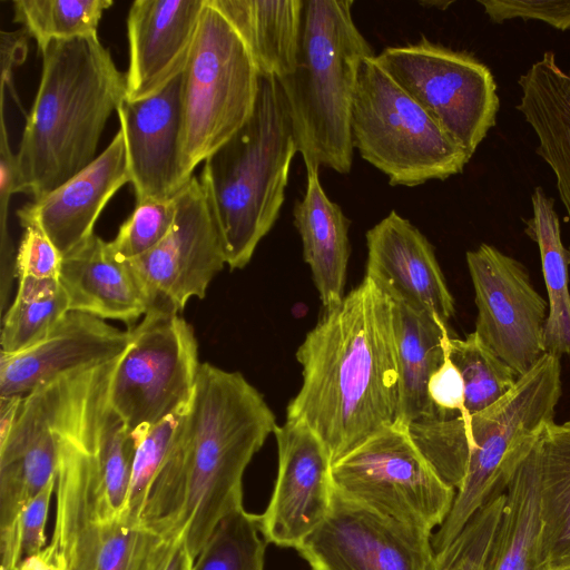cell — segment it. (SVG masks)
Here are the masks:
<instances>
[{"instance_id": "obj_35", "label": "cell", "mask_w": 570, "mask_h": 570, "mask_svg": "<svg viewBox=\"0 0 570 570\" xmlns=\"http://www.w3.org/2000/svg\"><path fill=\"white\" fill-rule=\"evenodd\" d=\"M188 404L157 424L131 432L136 446L124 511L125 520L131 524L141 525L147 494L168 455Z\"/></svg>"}, {"instance_id": "obj_23", "label": "cell", "mask_w": 570, "mask_h": 570, "mask_svg": "<svg viewBox=\"0 0 570 570\" xmlns=\"http://www.w3.org/2000/svg\"><path fill=\"white\" fill-rule=\"evenodd\" d=\"M59 283L69 311L120 321L128 328L149 309L129 262L119 259L110 243L96 234L62 257Z\"/></svg>"}, {"instance_id": "obj_14", "label": "cell", "mask_w": 570, "mask_h": 570, "mask_svg": "<svg viewBox=\"0 0 570 570\" xmlns=\"http://www.w3.org/2000/svg\"><path fill=\"white\" fill-rule=\"evenodd\" d=\"M478 309L474 333L518 376L546 354L548 303L525 266L489 244L466 252Z\"/></svg>"}, {"instance_id": "obj_1", "label": "cell", "mask_w": 570, "mask_h": 570, "mask_svg": "<svg viewBox=\"0 0 570 570\" xmlns=\"http://www.w3.org/2000/svg\"><path fill=\"white\" fill-rule=\"evenodd\" d=\"M276 426L264 396L242 373L202 363L140 524L161 537H184L195 559L217 523L243 507L244 472Z\"/></svg>"}, {"instance_id": "obj_31", "label": "cell", "mask_w": 570, "mask_h": 570, "mask_svg": "<svg viewBox=\"0 0 570 570\" xmlns=\"http://www.w3.org/2000/svg\"><path fill=\"white\" fill-rule=\"evenodd\" d=\"M16 297L1 330V353L14 354L43 340L69 312L59 278H18Z\"/></svg>"}, {"instance_id": "obj_8", "label": "cell", "mask_w": 570, "mask_h": 570, "mask_svg": "<svg viewBox=\"0 0 570 570\" xmlns=\"http://www.w3.org/2000/svg\"><path fill=\"white\" fill-rule=\"evenodd\" d=\"M375 56L360 69L351 118L354 149L392 186L414 187L462 173L471 158Z\"/></svg>"}, {"instance_id": "obj_43", "label": "cell", "mask_w": 570, "mask_h": 570, "mask_svg": "<svg viewBox=\"0 0 570 570\" xmlns=\"http://www.w3.org/2000/svg\"><path fill=\"white\" fill-rule=\"evenodd\" d=\"M28 33L22 29L18 31H1V91L12 96L18 102L13 87V69L21 65L27 57Z\"/></svg>"}, {"instance_id": "obj_21", "label": "cell", "mask_w": 570, "mask_h": 570, "mask_svg": "<svg viewBox=\"0 0 570 570\" xmlns=\"http://www.w3.org/2000/svg\"><path fill=\"white\" fill-rule=\"evenodd\" d=\"M130 343L131 330L69 311L40 342L14 354L1 353L0 396L26 395L70 371L112 361Z\"/></svg>"}, {"instance_id": "obj_22", "label": "cell", "mask_w": 570, "mask_h": 570, "mask_svg": "<svg viewBox=\"0 0 570 570\" xmlns=\"http://www.w3.org/2000/svg\"><path fill=\"white\" fill-rule=\"evenodd\" d=\"M127 183L130 173L119 130L89 166L17 213L35 219L63 257L95 234L102 209Z\"/></svg>"}, {"instance_id": "obj_2", "label": "cell", "mask_w": 570, "mask_h": 570, "mask_svg": "<svg viewBox=\"0 0 570 570\" xmlns=\"http://www.w3.org/2000/svg\"><path fill=\"white\" fill-rule=\"evenodd\" d=\"M303 382L286 420L307 425L332 463L397 422L392 298L370 277L325 311L296 351Z\"/></svg>"}, {"instance_id": "obj_10", "label": "cell", "mask_w": 570, "mask_h": 570, "mask_svg": "<svg viewBox=\"0 0 570 570\" xmlns=\"http://www.w3.org/2000/svg\"><path fill=\"white\" fill-rule=\"evenodd\" d=\"M332 479L346 498L431 532L443 524L456 494L400 423L333 463Z\"/></svg>"}, {"instance_id": "obj_5", "label": "cell", "mask_w": 570, "mask_h": 570, "mask_svg": "<svg viewBox=\"0 0 570 570\" xmlns=\"http://www.w3.org/2000/svg\"><path fill=\"white\" fill-rule=\"evenodd\" d=\"M296 153L292 119L279 81L259 75L250 117L206 158L199 176L230 269L245 267L275 225Z\"/></svg>"}, {"instance_id": "obj_25", "label": "cell", "mask_w": 570, "mask_h": 570, "mask_svg": "<svg viewBox=\"0 0 570 570\" xmlns=\"http://www.w3.org/2000/svg\"><path fill=\"white\" fill-rule=\"evenodd\" d=\"M307 183L302 199L294 205V225L301 236L304 261L311 268L325 311L344 298L351 254L350 219L324 191L318 168L306 170Z\"/></svg>"}, {"instance_id": "obj_7", "label": "cell", "mask_w": 570, "mask_h": 570, "mask_svg": "<svg viewBox=\"0 0 570 570\" xmlns=\"http://www.w3.org/2000/svg\"><path fill=\"white\" fill-rule=\"evenodd\" d=\"M53 425L58 442L56 522L51 542L68 570H141L159 537L112 508L91 452L75 389L60 380Z\"/></svg>"}, {"instance_id": "obj_30", "label": "cell", "mask_w": 570, "mask_h": 570, "mask_svg": "<svg viewBox=\"0 0 570 570\" xmlns=\"http://www.w3.org/2000/svg\"><path fill=\"white\" fill-rule=\"evenodd\" d=\"M532 216L524 220V233L538 245L548 294V316L543 340L546 353L570 355V250L562 243L554 198L541 186L531 195Z\"/></svg>"}, {"instance_id": "obj_45", "label": "cell", "mask_w": 570, "mask_h": 570, "mask_svg": "<svg viewBox=\"0 0 570 570\" xmlns=\"http://www.w3.org/2000/svg\"><path fill=\"white\" fill-rule=\"evenodd\" d=\"M24 395L0 396V442L11 432Z\"/></svg>"}, {"instance_id": "obj_33", "label": "cell", "mask_w": 570, "mask_h": 570, "mask_svg": "<svg viewBox=\"0 0 570 570\" xmlns=\"http://www.w3.org/2000/svg\"><path fill=\"white\" fill-rule=\"evenodd\" d=\"M448 353L464 383L461 415L478 413L504 396L517 383L518 375L474 333L464 338L450 337Z\"/></svg>"}, {"instance_id": "obj_15", "label": "cell", "mask_w": 570, "mask_h": 570, "mask_svg": "<svg viewBox=\"0 0 570 570\" xmlns=\"http://www.w3.org/2000/svg\"><path fill=\"white\" fill-rule=\"evenodd\" d=\"M432 535L334 488L326 519L296 551L312 570H436Z\"/></svg>"}, {"instance_id": "obj_26", "label": "cell", "mask_w": 570, "mask_h": 570, "mask_svg": "<svg viewBox=\"0 0 570 570\" xmlns=\"http://www.w3.org/2000/svg\"><path fill=\"white\" fill-rule=\"evenodd\" d=\"M529 438L507 485L501 518L483 570H547L538 475Z\"/></svg>"}, {"instance_id": "obj_38", "label": "cell", "mask_w": 570, "mask_h": 570, "mask_svg": "<svg viewBox=\"0 0 570 570\" xmlns=\"http://www.w3.org/2000/svg\"><path fill=\"white\" fill-rule=\"evenodd\" d=\"M17 217L23 233L14 259V276L59 278L61 254L35 219L20 213H17Z\"/></svg>"}, {"instance_id": "obj_20", "label": "cell", "mask_w": 570, "mask_h": 570, "mask_svg": "<svg viewBox=\"0 0 570 570\" xmlns=\"http://www.w3.org/2000/svg\"><path fill=\"white\" fill-rule=\"evenodd\" d=\"M206 0H136L127 16L126 99L156 95L188 62Z\"/></svg>"}, {"instance_id": "obj_13", "label": "cell", "mask_w": 570, "mask_h": 570, "mask_svg": "<svg viewBox=\"0 0 570 570\" xmlns=\"http://www.w3.org/2000/svg\"><path fill=\"white\" fill-rule=\"evenodd\" d=\"M176 205L175 222L166 237L128 262L149 309L180 313L191 297H205L209 283L226 265V256L199 177L193 176L177 194Z\"/></svg>"}, {"instance_id": "obj_16", "label": "cell", "mask_w": 570, "mask_h": 570, "mask_svg": "<svg viewBox=\"0 0 570 570\" xmlns=\"http://www.w3.org/2000/svg\"><path fill=\"white\" fill-rule=\"evenodd\" d=\"M274 435L277 476L258 524L267 543L296 549L331 510L333 463L322 440L301 422L286 420Z\"/></svg>"}, {"instance_id": "obj_36", "label": "cell", "mask_w": 570, "mask_h": 570, "mask_svg": "<svg viewBox=\"0 0 570 570\" xmlns=\"http://www.w3.org/2000/svg\"><path fill=\"white\" fill-rule=\"evenodd\" d=\"M505 500L494 493L468 521L460 534L436 554V570H483Z\"/></svg>"}, {"instance_id": "obj_40", "label": "cell", "mask_w": 570, "mask_h": 570, "mask_svg": "<svg viewBox=\"0 0 570 570\" xmlns=\"http://www.w3.org/2000/svg\"><path fill=\"white\" fill-rule=\"evenodd\" d=\"M57 479L49 482L21 510L16 528L14 552L18 564L39 553L46 546L45 528Z\"/></svg>"}, {"instance_id": "obj_29", "label": "cell", "mask_w": 570, "mask_h": 570, "mask_svg": "<svg viewBox=\"0 0 570 570\" xmlns=\"http://www.w3.org/2000/svg\"><path fill=\"white\" fill-rule=\"evenodd\" d=\"M393 317L400 367L396 423L409 426L435 416L428 383L445 358L451 335L449 325L399 301H393Z\"/></svg>"}, {"instance_id": "obj_34", "label": "cell", "mask_w": 570, "mask_h": 570, "mask_svg": "<svg viewBox=\"0 0 570 570\" xmlns=\"http://www.w3.org/2000/svg\"><path fill=\"white\" fill-rule=\"evenodd\" d=\"M258 514L239 507L215 527L194 560L193 570H264L267 542Z\"/></svg>"}, {"instance_id": "obj_27", "label": "cell", "mask_w": 570, "mask_h": 570, "mask_svg": "<svg viewBox=\"0 0 570 570\" xmlns=\"http://www.w3.org/2000/svg\"><path fill=\"white\" fill-rule=\"evenodd\" d=\"M245 42L259 75L282 79L296 66L304 0H212Z\"/></svg>"}, {"instance_id": "obj_6", "label": "cell", "mask_w": 570, "mask_h": 570, "mask_svg": "<svg viewBox=\"0 0 570 570\" xmlns=\"http://www.w3.org/2000/svg\"><path fill=\"white\" fill-rule=\"evenodd\" d=\"M353 3L304 0L296 66L278 79L306 170L352 169L354 96L363 61L375 56L353 19Z\"/></svg>"}, {"instance_id": "obj_18", "label": "cell", "mask_w": 570, "mask_h": 570, "mask_svg": "<svg viewBox=\"0 0 570 570\" xmlns=\"http://www.w3.org/2000/svg\"><path fill=\"white\" fill-rule=\"evenodd\" d=\"M53 406L55 380L23 396L11 432L0 442V552L4 566L14 562L16 528L21 510L57 479Z\"/></svg>"}, {"instance_id": "obj_11", "label": "cell", "mask_w": 570, "mask_h": 570, "mask_svg": "<svg viewBox=\"0 0 570 570\" xmlns=\"http://www.w3.org/2000/svg\"><path fill=\"white\" fill-rule=\"evenodd\" d=\"M379 65L471 158L500 108L491 70L473 55L430 41L387 47Z\"/></svg>"}, {"instance_id": "obj_28", "label": "cell", "mask_w": 570, "mask_h": 570, "mask_svg": "<svg viewBox=\"0 0 570 570\" xmlns=\"http://www.w3.org/2000/svg\"><path fill=\"white\" fill-rule=\"evenodd\" d=\"M539 485L547 570L570 564V421L548 422L530 435Z\"/></svg>"}, {"instance_id": "obj_42", "label": "cell", "mask_w": 570, "mask_h": 570, "mask_svg": "<svg viewBox=\"0 0 570 570\" xmlns=\"http://www.w3.org/2000/svg\"><path fill=\"white\" fill-rule=\"evenodd\" d=\"M194 560L184 537H159L141 570H193Z\"/></svg>"}, {"instance_id": "obj_17", "label": "cell", "mask_w": 570, "mask_h": 570, "mask_svg": "<svg viewBox=\"0 0 570 570\" xmlns=\"http://www.w3.org/2000/svg\"><path fill=\"white\" fill-rule=\"evenodd\" d=\"M184 71L154 96L117 108L136 202L169 200L190 180L183 170Z\"/></svg>"}, {"instance_id": "obj_46", "label": "cell", "mask_w": 570, "mask_h": 570, "mask_svg": "<svg viewBox=\"0 0 570 570\" xmlns=\"http://www.w3.org/2000/svg\"><path fill=\"white\" fill-rule=\"evenodd\" d=\"M424 4L440 6L441 9L444 10L448 6L451 4V2H424Z\"/></svg>"}, {"instance_id": "obj_19", "label": "cell", "mask_w": 570, "mask_h": 570, "mask_svg": "<svg viewBox=\"0 0 570 570\" xmlns=\"http://www.w3.org/2000/svg\"><path fill=\"white\" fill-rule=\"evenodd\" d=\"M365 276L393 301L424 312L445 325L454 298L428 238L395 210L366 232Z\"/></svg>"}, {"instance_id": "obj_39", "label": "cell", "mask_w": 570, "mask_h": 570, "mask_svg": "<svg viewBox=\"0 0 570 570\" xmlns=\"http://www.w3.org/2000/svg\"><path fill=\"white\" fill-rule=\"evenodd\" d=\"M478 3L495 23L540 20L561 31L570 29V0H479Z\"/></svg>"}, {"instance_id": "obj_4", "label": "cell", "mask_w": 570, "mask_h": 570, "mask_svg": "<svg viewBox=\"0 0 570 570\" xmlns=\"http://www.w3.org/2000/svg\"><path fill=\"white\" fill-rule=\"evenodd\" d=\"M125 98L126 73L98 35L50 43L16 153V194L38 200L89 166Z\"/></svg>"}, {"instance_id": "obj_44", "label": "cell", "mask_w": 570, "mask_h": 570, "mask_svg": "<svg viewBox=\"0 0 570 570\" xmlns=\"http://www.w3.org/2000/svg\"><path fill=\"white\" fill-rule=\"evenodd\" d=\"M17 570H68L61 552L50 542L39 553L22 560Z\"/></svg>"}, {"instance_id": "obj_9", "label": "cell", "mask_w": 570, "mask_h": 570, "mask_svg": "<svg viewBox=\"0 0 570 570\" xmlns=\"http://www.w3.org/2000/svg\"><path fill=\"white\" fill-rule=\"evenodd\" d=\"M258 83L259 72L245 42L206 0L184 70L181 157L187 179L248 120Z\"/></svg>"}, {"instance_id": "obj_37", "label": "cell", "mask_w": 570, "mask_h": 570, "mask_svg": "<svg viewBox=\"0 0 570 570\" xmlns=\"http://www.w3.org/2000/svg\"><path fill=\"white\" fill-rule=\"evenodd\" d=\"M176 210V197L169 200L136 202L134 212L109 242L116 256L121 261H130L154 248L169 233Z\"/></svg>"}, {"instance_id": "obj_32", "label": "cell", "mask_w": 570, "mask_h": 570, "mask_svg": "<svg viewBox=\"0 0 570 570\" xmlns=\"http://www.w3.org/2000/svg\"><path fill=\"white\" fill-rule=\"evenodd\" d=\"M112 0H14L13 22L23 26L41 53L55 41L98 35Z\"/></svg>"}, {"instance_id": "obj_24", "label": "cell", "mask_w": 570, "mask_h": 570, "mask_svg": "<svg viewBox=\"0 0 570 570\" xmlns=\"http://www.w3.org/2000/svg\"><path fill=\"white\" fill-rule=\"evenodd\" d=\"M518 85L521 97L515 108L537 136L535 153L551 168L570 220V71L557 62L553 51H546Z\"/></svg>"}, {"instance_id": "obj_12", "label": "cell", "mask_w": 570, "mask_h": 570, "mask_svg": "<svg viewBox=\"0 0 570 570\" xmlns=\"http://www.w3.org/2000/svg\"><path fill=\"white\" fill-rule=\"evenodd\" d=\"M131 330L110 383V402L129 432L186 406L199 366L194 330L179 313L149 309Z\"/></svg>"}, {"instance_id": "obj_3", "label": "cell", "mask_w": 570, "mask_h": 570, "mask_svg": "<svg viewBox=\"0 0 570 570\" xmlns=\"http://www.w3.org/2000/svg\"><path fill=\"white\" fill-rule=\"evenodd\" d=\"M561 385L560 357L546 353L489 407L409 425L421 453L456 490L448 518L432 535L436 554L453 542L494 493L505 491L525 439L554 421Z\"/></svg>"}, {"instance_id": "obj_47", "label": "cell", "mask_w": 570, "mask_h": 570, "mask_svg": "<svg viewBox=\"0 0 570 570\" xmlns=\"http://www.w3.org/2000/svg\"><path fill=\"white\" fill-rule=\"evenodd\" d=\"M556 570H570V564L566 566V567H562V568H559V569H556Z\"/></svg>"}, {"instance_id": "obj_41", "label": "cell", "mask_w": 570, "mask_h": 570, "mask_svg": "<svg viewBox=\"0 0 570 570\" xmlns=\"http://www.w3.org/2000/svg\"><path fill=\"white\" fill-rule=\"evenodd\" d=\"M428 395L439 419L459 416L464 406V383L462 375L448 353L443 363L428 383Z\"/></svg>"}]
</instances>
